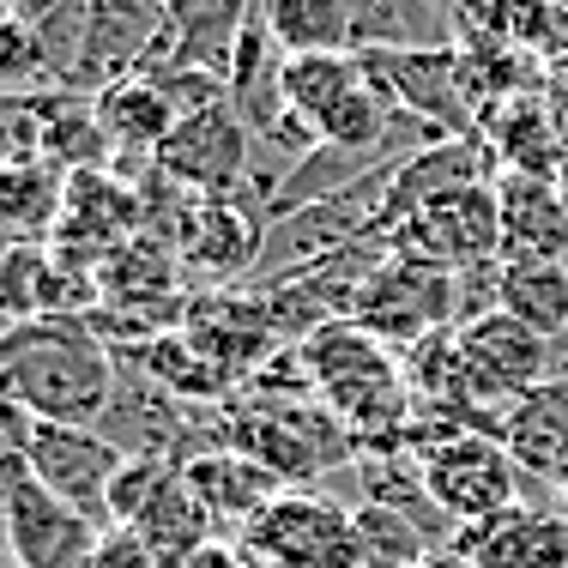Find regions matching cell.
Returning a JSON list of instances; mask_svg holds the SVG:
<instances>
[{"instance_id": "6da1fadb", "label": "cell", "mask_w": 568, "mask_h": 568, "mask_svg": "<svg viewBox=\"0 0 568 568\" xmlns=\"http://www.w3.org/2000/svg\"><path fill=\"white\" fill-rule=\"evenodd\" d=\"M0 394L37 424L98 429L115 399V345L91 321H24L0 333Z\"/></svg>"}, {"instance_id": "7a4b0ae2", "label": "cell", "mask_w": 568, "mask_h": 568, "mask_svg": "<svg viewBox=\"0 0 568 568\" xmlns=\"http://www.w3.org/2000/svg\"><path fill=\"white\" fill-rule=\"evenodd\" d=\"M308 375L327 394L333 417L351 429L357 442L375 436V448H394L405 436V412H412V382L394 363V345L369 339L357 321H339V327H321L315 339L303 345Z\"/></svg>"}, {"instance_id": "3957f363", "label": "cell", "mask_w": 568, "mask_h": 568, "mask_svg": "<svg viewBox=\"0 0 568 568\" xmlns=\"http://www.w3.org/2000/svg\"><path fill=\"white\" fill-rule=\"evenodd\" d=\"M424 490L436 496V508L448 514L454 526L490 520L520 503V478L526 471L514 466V454L484 429H454V436H424Z\"/></svg>"}, {"instance_id": "277c9868", "label": "cell", "mask_w": 568, "mask_h": 568, "mask_svg": "<svg viewBox=\"0 0 568 568\" xmlns=\"http://www.w3.org/2000/svg\"><path fill=\"white\" fill-rule=\"evenodd\" d=\"M357 67L394 110H412L436 133H478V110L466 91L459 43H424V49H357Z\"/></svg>"}, {"instance_id": "5b68a950", "label": "cell", "mask_w": 568, "mask_h": 568, "mask_svg": "<svg viewBox=\"0 0 568 568\" xmlns=\"http://www.w3.org/2000/svg\"><path fill=\"white\" fill-rule=\"evenodd\" d=\"M357 321L369 339L394 345V351H412L424 345L429 333H448L454 327V273L448 266H429L417 254H394L375 266V278L363 284L357 296Z\"/></svg>"}, {"instance_id": "8992f818", "label": "cell", "mask_w": 568, "mask_h": 568, "mask_svg": "<svg viewBox=\"0 0 568 568\" xmlns=\"http://www.w3.org/2000/svg\"><path fill=\"white\" fill-rule=\"evenodd\" d=\"M103 532L110 526L49 496L31 471L0 478V538L12 545L19 568H98Z\"/></svg>"}, {"instance_id": "52a82bcc", "label": "cell", "mask_w": 568, "mask_h": 568, "mask_svg": "<svg viewBox=\"0 0 568 568\" xmlns=\"http://www.w3.org/2000/svg\"><path fill=\"white\" fill-rule=\"evenodd\" d=\"M242 550L266 568H363L357 520L333 503L278 496L242 526Z\"/></svg>"}, {"instance_id": "ba28073f", "label": "cell", "mask_w": 568, "mask_h": 568, "mask_svg": "<svg viewBox=\"0 0 568 568\" xmlns=\"http://www.w3.org/2000/svg\"><path fill=\"white\" fill-rule=\"evenodd\" d=\"M158 170L194 200H230L248 187L254 170V133L230 103H212L200 115H182L175 133L158 145Z\"/></svg>"}, {"instance_id": "9c48e42d", "label": "cell", "mask_w": 568, "mask_h": 568, "mask_svg": "<svg viewBox=\"0 0 568 568\" xmlns=\"http://www.w3.org/2000/svg\"><path fill=\"white\" fill-rule=\"evenodd\" d=\"M394 254H417L429 266H448V273H466V266L503 261V219H496V182L484 187H454V194L429 200L424 212H412L394 236H387Z\"/></svg>"}, {"instance_id": "30bf717a", "label": "cell", "mask_w": 568, "mask_h": 568, "mask_svg": "<svg viewBox=\"0 0 568 568\" xmlns=\"http://www.w3.org/2000/svg\"><path fill=\"white\" fill-rule=\"evenodd\" d=\"M31 478L49 496H61L67 508L91 514L98 526H110V490L128 466V454L115 448L103 429H79V424H37L31 436Z\"/></svg>"}, {"instance_id": "8fae6325", "label": "cell", "mask_w": 568, "mask_h": 568, "mask_svg": "<svg viewBox=\"0 0 568 568\" xmlns=\"http://www.w3.org/2000/svg\"><path fill=\"white\" fill-rule=\"evenodd\" d=\"M454 339H459V363H466L471 405H514L520 394L545 387V375H550L545 333L520 327L503 308L471 321V327H454Z\"/></svg>"}, {"instance_id": "7c38bea8", "label": "cell", "mask_w": 568, "mask_h": 568, "mask_svg": "<svg viewBox=\"0 0 568 568\" xmlns=\"http://www.w3.org/2000/svg\"><path fill=\"white\" fill-rule=\"evenodd\" d=\"M266 242V212L248 194L187 200L175 224V261L200 278H248Z\"/></svg>"}, {"instance_id": "4fadbf2b", "label": "cell", "mask_w": 568, "mask_h": 568, "mask_svg": "<svg viewBox=\"0 0 568 568\" xmlns=\"http://www.w3.org/2000/svg\"><path fill=\"white\" fill-rule=\"evenodd\" d=\"M496 175H503V164H496L484 133H442V140H429L424 152H412L394 170V187H387L375 236H394V230L412 219V212H424L429 200L454 194V187H484V182H496Z\"/></svg>"}, {"instance_id": "5bb4252c", "label": "cell", "mask_w": 568, "mask_h": 568, "mask_svg": "<svg viewBox=\"0 0 568 568\" xmlns=\"http://www.w3.org/2000/svg\"><path fill=\"white\" fill-rule=\"evenodd\" d=\"M448 550L478 568H568V508L514 503L490 520L459 526Z\"/></svg>"}, {"instance_id": "9a60e30c", "label": "cell", "mask_w": 568, "mask_h": 568, "mask_svg": "<svg viewBox=\"0 0 568 568\" xmlns=\"http://www.w3.org/2000/svg\"><path fill=\"white\" fill-rule=\"evenodd\" d=\"M496 219L503 261H568V200L550 175H496Z\"/></svg>"}, {"instance_id": "2e32d148", "label": "cell", "mask_w": 568, "mask_h": 568, "mask_svg": "<svg viewBox=\"0 0 568 568\" xmlns=\"http://www.w3.org/2000/svg\"><path fill=\"white\" fill-rule=\"evenodd\" d=\"M484 140H490L496 164L503 170H520V175H550L557 182L562 164H568V133L557 110L545 103V91H520V98L496 103L490 115H484Z\"/></svg>"}, {"instance_id": "e0dca14e", "label": "cell", "mask_w": 568, "mask_h": 568, "mask_svg": "<svg viewBox=\"0 0 568 568\" xmlns=\"http://www.w3.org/2000/svg\"><path fill=\"white\" fill-rule=\"evenodd\" d=\"M284 67H291L284 43L273 37L266 12H254L236 37V55H230V110L248 121L254 140H266L284 121V110H291V98H284Z\"/></svg>"}, {"instance_id": "ac0fdd59", "label": "cell", "mask_w": 568, "mask_h": 568, "mask_svg": "<svg viewBox=\"0 0 568 568\" xmlns=\"http://www.w3.org/2000/svg\"><path fill=\"white\" fill-rule=\"evenodd\" d=\"M503 448L514 454V466L526 478L557 484L568 471V387L545 382L532 394H520L503 412Z\"/></svg>"}, {"instance_id": "d6986e66", "label": "cell", "mask_w": 568, "mask_h": 568, "mask_svg": "<svg viewBox=\"0 0 568 568\" xmlns=\"http://www.w3.org/2000/svg\"><path fill=\"white\" fill-rule=\"evenodd\" d=\"M98 121H103V133H110V145H115V158L110 164H121V158H140V164H152L158 158V145L175 133V103L158 91V79L152 73H128V79H115V85H103L98 98Z\"/></svg>"}, {"instance_id": "ffe728a7", "label": "cell", "mask_w": 568, "mask_h": 568, "mask_svg": "<svg viewBox=\"0 0 568 568\" xmlns=\"http://www.w3.org/2000/svg\"><path fill=\"white\" fill-rule=\"evenodd\" d=\"M182 471H187V484H194V496L206 503L212 520L248 526L266 503H278V478L248 454H194V459H182Z\"/></svg>"}, {"instance_id": "44dd1931", "label": "cell", "mask_w": 568, "mask_h": 568, "mask_svg": "<svg viewBox=\"0 0 568 568\" xmlns=\"http://www.w3.org/2000/svg\"><path fill=\"white\" fill-rule=\"evenodd\" d=\"M67 206V170L49 158H24V164L0 170V236L12 242H49Z\"/></svg>"}, {"instance_id": "7402d4cb", "label": "cell", "mask_w": 568, "mask_h": 568, "mask_svg": "<svg viewBox=\"0 0 568 568\" xmlns=\"http://www.w3.org/2000/svg\"><path fill=\"white\" fill-rule=\"evenodd\" d=\"M503 315L557 339L568 327V266L562 261H508L503 273Z\"/></svg>"}, {"instance_id": "603a6c76", "label": "cell", "mask_w": 568, "mask_h": 568, "mask_svg": "<svg viewBox=\"0 0 568 568\" xmlns=\"http://www.w3.org/2000/svg\"><path fill=\"white\" fill-rule=\"evenodd\" d=\"M266 24L284 55H339L351 49V0H266Z\"/></svg>"}, {"instance_id": "cb8c5ba5", "label": "cell", "mask_w": 568, "mask_h": 568, "mask_svg": "<svg viewBox=\"0 0 568 568\" xmlns=\"http://www.w3.org/2000/svg\"><path fill=\"white\" fill-rule=\"evenodd\" d=\"M357 85H363L357 49H339V55H291V67H284V98H291L296 115L315 121V128L339 110Z\"/></svg>"}, {"instance_id": "d4e9b609", "label": "cell", "mask_w": 568, "mask_h": 568, "mask_svg": "<svg viewBox=\"0 0 568 568\" xmlns=\"http://www.w3.org/2000/svg\"><path fill=\"white\" fill-rule=\"evenodd\" d=\"M43 278H49V242H12L0 261V321L24 327L43 321Z\"/></svg>"}, {"instance_id": "484cf974", "label": "cell", "mask_w": 568, "mask_h": 568, "mask_svg": "<svg viewBox=\"0 0 568 568\" xmlns=\"http://www.w3.org/2000/svg\"><path fill=\"white\" fill-rule=\"evenodd\" d=\"M31 85H55L43 43H37V24L12 0H0V91H31Z\"/></svg>"}, {"instance_id": "4316f807", "label": "cell", "mask_w": 568, "mask_h": 568, "mask_svg": "<svg viewBox=\"0 0 568 568\" xmlns=\"http://www.w3.org/2000/svg\"><path fill=\"white\" fill-rule=\"evenodd\" d=\"M545 103L557 110V121H562V133H568V61H557L545 73Z\"/></svg>"}, {"instance_id": "83f0119b", "label": "cell", "mask_w": 568, "mask_h": 568, "mask_svg": "<svg viewBox=\"0 0 568 568\" xmlns=\"http://www.w3.org/2000/svg\"><path fill=\"white\" fill-rule=\"evenodd\" d=\"M0 568H19V557H12V545L0 538Z\"/></svg>"}, {"instance_id": "f1b7e54d", "label": "cell", "mask_w": 568, "mask_h": 568, "mask_svg": "<svg viewBox=\"0 0 568 568\" xmlns=\"http://www.w3.org/2000/svg\"><path fill=\"white\" fill-rule=\"evenodd\" d=\"M550 490H557V496H562V508H568V471H562V478H557V484H550Z\"/></svg>"}, {"instance_id": "f546056e", "label": "cell", "mask_w": 568, "mask_h": 568, "mask_svg": "<svg viewBox=\"0 0 568 568\" xmlns=\"http://www.w3.org/2000/svg\"><path fill=\"white\" fill-rule=\"evenodd\" d=\"M557 187H562V200H568V164H562V175H557Z\"/></svg>"}, {"instance_id": "4dcf8cb0", "label": "cell", "mask_w": 568, "mask_h": 568, "mask_svg": "<svg viewBox=\"0 0 568 568\" xmlns=\"http://www.w3.org/2000/svg\"><path fill=\"white\" fill-rule=\"evenodd\" d=\"M0 333H7V321H0Z\"/></svg>"}, {"instance_id": "1f68e13d", "label": "cell", "mask_w": 568, "mask_h": 568, "mask_svg": "<svg viewBox=\"0 0 568 568\" xmlns=\"http://www.w3.org/2000/svg\"><path fill=\"white\" fill-rule=\"evenodd\" d=\"M557 7H568V0H557Z\"/></svg>"}, {"instance_id": "d6a6232c", "label": "cell", "mask_w": 568, "mask_h": 568, "mask_svg": "<svg viewBox=\"0 0 568 568\" xmlns=\"http://www.w3.org/2000/svg\"><path fill=\"white\" fill-rule=\"evenodd\" d=\"M448 7H454V0H448Z\"/></svg>"}]
</instances>
